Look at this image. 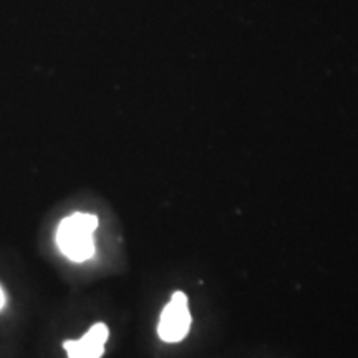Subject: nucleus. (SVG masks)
<instances>
[{
    "instance_id": "nucleus-1",
    "label": "nucleus",
    "mask_w": 358,
    "mask_h": 358,
    "mask_svg": "<svg viewBox=\"0 0 358 358\" xmlns=\"http://www.w3.org/2000/svg\"><path fill=\"white\" fill-rule=\"evenodd\" d=\"M98 217L95 214L75 213L65 217L57 229V244L62 254L73 262H85L95 254Z\"/></svg>"
},
{
    "instance_id": "nucleus-2",
    "label": "nucleus",
    "mask_w": 358,
    "mask_h": 358,
    "mask_svg": "<svg viewBox=\"0 0 358 358\" xmlns=\"http://www.w3.org/2000/svg\"><path fill=\"white\" fill-rule=\"evenodd\" d=\"M191 312L187 308V297L185 292H174L171 301L163 308L159 317L158 335L163 342L176 343L189 334Z\"/></svg>"
},
{
    "instance_id": "nucleus-3",
    "label": "nucleus",
    "mask_w": 358,
    "mask_h": 358,
    "mask_svg": "<svg viewBox=\"0 0 358 358\" xmlns=\"http://www.w3.org/2000/svg\"><path fill=\"white\" fill-rule=\"evenodd\" d=\"M110 330L105 324H95L82 338L66 340L64 348L69 358H101Z\"/></svg>"
},
{
    "instance_id": "nucleus-4",
    "label": "nucleus",
    "mask_w": 358,
    "mask_h": 358,
    "mask_svg": "<svg viewBox=\"0 0 358 358\" xmlns=\"http://www.w3.org/2000/svg\"><path fill=\"white\" fill-rule=\"evenodd\" d=\"M3 303H6V295H3V290L0 287V310H2Z\"/></svg>"
}]
</instances>
